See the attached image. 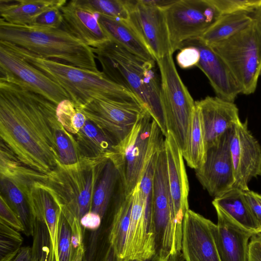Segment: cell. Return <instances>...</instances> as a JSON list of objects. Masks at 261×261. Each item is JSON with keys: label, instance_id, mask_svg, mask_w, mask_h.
Here are the masks:
<instances>
[{"label": "cell", "instance_id": "cell-19", "mask_svg": "<svg viewBox=\"0 0 261 261\" xmlns=\"http://www.w3.org/2000/svg\"><path fill=\"white\" fill-rule=\"evenodd\" d=\"M195 102L202 118L206 150L241 120L233 102L208 96Z\"/></svg>", "mask_w": 261, "mask_h": 261}, {"label": "cell", "instance_id": "cell-5", "mask_svg": "<svg viewBox=\"0 0 261 261\" xmlns=\"http://www.w3.org/2000/svg\"><path fill=\"white\" fill-rule=\"evenodd\" d=\"M113 155L82 156L75 164L61 163L46 174V184L70 223L91 211L93 196L105 166Z\"/></svg>", "mask_w": 261, "mask_h": 261}, {"label": "cell", "instance_id": "cell-32", "mask_svg": "<svg viewBox=\"0 0 261 261\" xmlns=\"http://www.w3.org/2000/svg\"><path fill=\"white\" fill-rule=\"evenodd\" d=\"M55 138L62 164L69 165L75 164L82 156L75 137L67 132L60 122L56 128Z\"/></svg>", "mask_w": 261, "mask_h": 261}, {"label": "cell", "instance_id": "cell-1", "mask_svg": "<svg viewBox=\"0 0 261 261\" xmlns=\"http://www.w3.org/2000/svg\"><path fill=\"white\" fill-rule=\"evenodd\" d=\"M56 108L42 95L0 80L1 140L22 164L45 174L60 163Z\"/></svg>", "mask_w": 261, "mask_h": 261}, {"label": "cell", "instance_id": "cell-3", "mask_svg": "<svg viewBox=\"0 0 261 261\" xmlns=\"http://www.w3.org/2000/svg\"><path fill=\"white\" fill-rule=\"evenodd\" d=\"M8 43L28 62L60 85L75 107L100 99L141 105L132 92L112 81L102 71L84 69L47 59Z\"/></svg>", "mask_w": 261, "mask_h": 261}, {"label": "cell", "instance_id": "cell-35", "mask_svg": "<svg viewBox=\"0 0 261 261\" xmlns=\"http://www.w3.org/2000/svg\"><path fill=\"white\" fill-rule=\"evenodd\" d=\"M95 13L110 17L128 19L129 12L126 0H79Z\"/></svg>", "mask_w": 261, "mask_h": 261}, {"label": "cell", "instance_id": "cell-41", "mask_svg": "<svg viewBox=\"0 0 261 261\" xmlns=\"http://www.w3.org/2000/svg\"><path fill=\"white\" fill-rule=\"evenodd\" d=\"M244 194L254 218L261 228V194L249 189L244 191Z\"/></svg>", "mask_w": 261, "mask_h": 261}, {"label": "cell", "instance_id": "cell-17", "mask_svg": "<svg viewBox=\"0 0 261 261\" xmlns=\"http://www.w3.org/2000/svg\"><path fill=\"white\" fill-rule=\"evenodd\" d=\"M194 46L200 53L197 65L206 76L217 97L233 102L242 93V89L231 71L223 60L200 38L184 42L179 49L186 46Z\"/></svg>", "mask_w": 261, "mask_h": 261}, {"label": "cell", "instance_id": "cell-26", "mask_svg": "<svg viewBox=\"0 0 261 261\" xmlns=\"http://www.w3.org/2000/svg\"><path fill=\"white\" fill-rule=\"evenodd\" d=\"M75 137L82 156L113 155L118 144L105 130L88 119Z\"/></svg>", "mask_w": 261, "mask_h": 261}, {"label": "cell", "instance_id": "cell-47", "mask_svg": "<svg viewBox=\"0 0 261 261\" xmlns=\"http://www.w3.org/2000/svg\"><path fill=\"white\" fill-rule=\"evenodd\" d=\"M100 261H118L115 252L111 246H109Z\"/></svg>", "mask_w": 261, "mask_h": 261}, {"label": "cell", "instance_id": "cell-23", "mask_svg": "<svg viewBox=\"0 0 261 261\" xmlns=\"http://www.w3.org/2000/svg\"><path fill=\"white\" fill-rule=\"evenodd\" d=\"M66 0H1V19L17 25H31L46 10L62 7Z\"/></svg>", "mask_w": 261, "mask_h": 261}, {"label": "cell", "instance_id": "cell-28", "mask_svg": "<svg viewBox=\"0 0 261 261\" xmlns=\"http://www.w3.org/2000/svg\"><path fill=\"white\" fill-rule=\"evenodd\" d=\"M133 198L134 191L128 195L124 194L115 206L109 241L118 261L123 259Z\"/></svg>", "mask_w": 261, "mask_h": 261}, {"label": "cell", "instance_id": "cell-49", "mask_svg": "<svg viewBox=\"0 0 261 261\" xmlns=\"http://www.w3.org/2000/svg\"><path fill=\"white\" fill-rule=\"evenodd\" d=\"M124 261H163L160 257L157 254H155L152 257L143 260H138V259H129Z\"/></svg>", "mask_w": 261, "mask_h": 261}, {"label": "cell", "instance_id": "cell-13", "mask_svg": "<svg viewBox=\"0 0 261 261\" xmlns=\"http://www.w3.org/2000/svg\"><path fill=\"white\" fill-rule=\"evenodd\" d=\"M232 128L207 149L204 163L195 170L196 177L203 189L214 198L231 189L234 185L230 150Z\"/></svg>", "mask_w": 261, "mask_h": 261}, {"label": "cell", "instance_id": "cell-6", "mask_svg": "<svg viewBox=\"0 0 261 261\" xmlns=\"http://www.w3.org/2000/svg\"><path fill=\"white\" fill-rule=\"evenodd\" d=\"M163 134L145 110L110 158L117 166L126 195L139 184L151 156L164 143Z\"/></svg>", "mask_w": 261, "mask_h": 261}, {"label": "cell", "instance_id": "cell-2", "mask_svg": "<svg viewBox=\"0 0 261 261\" xmlns=\"http://www.w3.org/2000/svg\"><path fill=\"white\" fill-rule=\"evenodd\" d=\"M91 48L102 72L137 97L166 136L168 132L161 99V81L155 62L145 60L111 40Z\"/></svg>", "mask_w": 261, "mask_h": 261}, {"label": "cell", "instance_id": "cell-48", "mask_svg": "<svg viewBox=\"0 0 261 261\" xmlns=\"http://www.w3.org/2000/svg\"><path fill=\"white\" fill-rule=\"evenodd\" d=\"M84 251V245H82L75 251L72 261H82Z\"/></svg>", "mask_w": 261, "mask_h": 261}, {"label": "cell", "instance_id": "cell-7", "mask_svg": "<svg viewBox=\"0 0 261 261\" xmlns=\"http://www.w3.org/2000/svg\"><path fill=\"white\" fill-rule=\"evenodd\" d=\"M209 45L228 65L241 88L242 93H253L261 75L260 20L254 17L248 27L236 35Z\"/></svg>", "mask_w": 261, "mask_h": 261}, {"label": "cell", "instance_id": "cell-15", "mask_svg": "<svg viewBox=\"0 0 261 261\" xmlns=\"http://www.w3.org/2000/svg\"><path fill=\"white\" fill-rule=\"evenodd\" d=\"M165 137L171 215L177 240L182 245L183 220L189 210V185L181 151L170 132Z\"/></svg>", "mask_w": 261, "mask_h": 261}, {"label": "cell", "instance_id": "cell-44", "mask_svg": "<svg viewBox=\"0 0 261 261\" xmlns=\"http://www.w3.org/2000/svg\"><path fill=\"white\" fill-rule=\"evenodd\" d=\"M101 219L99 214L90 211L81 218L80 224L86 228L95 230L100 226Z\"/></svg>", "mask_w": 261, "mask_h": 261}, {"label": "cell", "instance_id": "cell-16", "mask_svg": "<svg viewBox=\"0 0 261 261\" xmlns=\"http://www.w3.org/2000/svg\"><path fill=\"white\" fill-rule=\"evenodd\" d=\"M217 224L189 210L182 222V252L185 261H221Z\"/></svg>", "mask_w": 261, "mask_h": 261}, {"label": "cell", "instance_id": "cell-42", "mask_svg": "<svg viewBox=\"0 0 261 261\" xmlns=\"http://www.w3.org/2000/svg\"><path fill=\"white\" fill-rule=\"evenodd\" d=\"M248 261H261V232L253 234L250 238Z\"/></svg>", "mask_w": 261, "mask_h": 261}, {"label": "cell", "instance_id": "cell-8", "mask_svg": "<svg viewBox=\"0 0 261 261\" xmlns=\"http://www.w3.org/2000/svg\"><path fill=\"white\" fill-rule=\"evenodd\" d=\"M173 54L157 60L161 74V99L168 132L184 153L195 103L175 67Z\"/></svg>", "mask_w": 261, "mask_h": 261}, {"label": "cell", "instance_id": "cell-20", "mask_svg": "<svg viewBox=\"0 0 261 261\" xmlns=\"http://www.w3.org/2000/svg\"><path fill=\"white\" fill-rule=\"evenodd\" d=\"M214 207L218 218L216 241L221 261H248L249 240L254 233L220 208Z\"/></svg>", "mask_w": 261, "mask_h": 261}, {"label": "cell", "instance_id": "cell-18", "mask_svg": "<svg viewBox=\"0 0 261 261\" xmlns=\"http://www.w3.org/2000/svg\"><path fill=\"white\" fill-rule=\"evenodd\" d=\"M62 29L80 39L91 47L110 40L98 20V14L81 4L79 0L67 2L60 8Z\"/></svg>", "mask_w": 261, "mask_h": 261}, {"label": "cell", "instance_id": "cell-36", "mask_svg": "<svg viewBox=\"0 0 261 261\" xmlns=\"http://www.w3.org/2000/svg\"><path fill=\"white\" fill-rule=\"evenodd\" d=\"M220 15L246 13L252 14L261 8V0H210Z\"/></svg>", "mask_w": 261, "mask_h": 261}, {"label": "cell", "instance_id": "cell-22", "mask_svg": "<svg viewBox=\"0 0 261 261\" xmlns=\"http://www.w3.org/2000/svg\"><path fill=\"white\" fill-rule=\"evenodd\" d=\"M98 20L110 40L145 60L156 62L128 19L114 18L98 14Z\"/></svg>", "mask_w": 261, "mask_h": 261}, {"label": "cell", "instance_id": "cell-45", "mask_svg": "<svg viewBox=\"0 0 261 261\" xmlns=\"http://www.w3.org/2000/svg\"><path fill=\"white\" fill-rule=\"evenodd\" d=\"M12 261H32V248L28 246L21 247Z\"/></svg>", "mask_w": 261, "mask_h": 261}, {"label": "cell", "instance_id": "cell-46", "mask_svg": "<svg viewBox=\"0 0 261 261\" xmlns=\"http://www.w3.org/2000/svg\"><path fill=\"white\" fill-rule=\"evenodd\" d=\"M139 1L141 3L145 5L164 9L165 8L167 7V6L170 5L173 3H174L175 1V0H139Z\"/></svg>", "mask_w": 261, "mask_h": 261}, {"label": "cell", "instance_id": "cell-27", "mask_svg": "<svg viewBox=\"0 0 261 261\" xmlns=\"http://www.w3.org/2000/svg\"><path fill=\"white\" fill-rule=\"evenodd\" d=\"M124 191L119 171L110 159L94 192L91 211L104 216L112 198Z\"/></svg>", "mask_w": 261, "mask_h": 261}, {"label": "cell", "instance_id": "cell-29", "mask_svg": "<svg viewBox=\"0 0 261 261\" xmlns=\"http://www.w3.org/2000/svg\"><path fill=\"white\" fill-rule=\"evenodd\" d=\"M254 19L252 14L246 13L221 15L199 38L208 45L225 40L246 28Z\"/></svg>", "mask_w": 261, "mask_h": 261}, {"label": "cell", "instance_id": "cell-11", "mask_svg": "<svg viewBox=\"0 0 261 261\" xmlns=\"http://www.w3.org/2000/svg\"><path fill=\"white\" fill-rule=\"evenodd\" d=\"M75 108L118 143L128 135L145 110L139 103L103 99H95Z\"/></svg>", "mask_w": 261, "mask_h": 261}, {"label": "cell", "instance_id": "cell-50", "mask_svg": "<svg viewBox=\"0 0 261 261\" xmlns=\"http://www.w3.org/2000/svg\"><path fill=\"white\" fill-rule=\"evenodd\" d=\"M252 16L260 20L261 22V8L255 13L252 14Z\"/></svg>", "mask_w": 261, "mask_h": 261}, {"label": "cell", "instance_id": "cell-31", "mask_svg": "<svg viewBox=\"0 0 261 261\" xmlns=\"http://www.w3.org/2000/svg\"><path fill=\"white\" fill-rule=\"evenodd\" d=\"M1 194L22 222L24 232L33 236L34 221L25 195L15 184L6 178H1Z\"/></svg>", "mask_w": 261, "mask_h": 261}, {"label": "cell", "instance_id": "cell-37", "mask_svg": "<svg viewBox=\"0 0 261 261\" xmlns=\"http://www.w3.org/2000/svg\"><path fill=\"white\" fill-rule=\"evenodd\" d=\"M58 253L59 261L73 260L71 228L62 212L59 223Z\"/></svg>", "mask_w": 261, "mask_h": 261}, {"label": "cell", "instance_id": "cell-34", "mask_svg": "<svg viewBox=\"0 0 261 261\" xmlns=\"http://www.w3.org/2000/svg\"><path fill=\"white\" fill-rule=\"evenodd\" d=\"M19 232L0 220V261H12L19 253L23 242Z\"/></svg>", "mask_w": 261, "mask_h": 261}, {"label": "cell", "instance_id": "cell-21", "mask_svg": "<svg viewBox=\"0 0 261 261\" xmlns=\"http://www.w3.org/2000/svg\"><path fill=\"white\" fill-rule=\"evenodd\" d=\"M25 198L34 220L46 225L55 261H59L58 237L61 210L52 191L46 183L36 182L30 188Z\"/></svg>", "mask_w": 261, "mask_h": 261}, {"label": "cell", "instance_id": "cell-40", "mask_svg": "<svg viewBox=\"0 0 261 261\" xmlns=\"http://www.w3.org/2000/svg\"><path fill=\"white\" fill-rule=\"evenodd\" d=\"M176 59L178 66L182 69L197 66L200 60V53L194 46H186L180 49Z\"/></svg>", "mask_w": 261, "mask_h": 261}, {"label": "cell", "instance_id": "cell-14", "mask_svg": "<svg viewBox=\"0 0 261 261\" xmlns=\"http://www.w3.org/2000/svg\"><path fill=\"white\" fill-rule=\"evenodd\" d=\"M230 150L234 179L233 188L248 190L252 178L261 176V146L248 129L247 120H240L233 126Z\"/></svg>", "mask_w": 261, "mask_h": 261}, {"label": "cell", "instance_id": "cell-24", "mask_svg": "<svg viewBox=\"0 0 261 261\" xmlns=\"http://www.w3.org/2000/svg\"><path fill=\"white\" fill-rule=\"evenodd\" d=\"M0 177L15 184L25 195L36 182L46 184V174L40 173L22 164L6 145L1 141Z\"/></svg>", "mask_w": 261, "mask_h": 261}, {"label": "cell", "instance_id": "cell-39", "mask_svg": "<svg viewBox=\"0 0 261 261\" xmlns=\"http://www.w3.org/2000/svg\"><path fill=\"white\" fill-rule=\"evenodd\" d=\"M0 220L18 231L24 232L20 219L2 194L0 196Z\"/></svg>", "mask_w": 261, "mask_h": 261}, {"label": "cell", "instance_id": "cell-33", "mask_svg": "<svg viewBox=\"0 0 261 261\" xmlns=\"http://www.w3.org/2000/svg\"><path fill=\"white\" fill-rule=\"evenodd\" d=\"M56 116L63 127L72 134H76L85 125L87 118L69 99L61 101L56 108Z\"/></svg>", "mask_w": 261, "mask_h": 261}, {"label": "cell", "instance_id": "cell-43", "mask_svg": "<svg viewBox=\"0 0 261 261\" xmlns=\"http://www.w3.org/2000/svg\"><path fill=\"white\" fill-rule=\"evenodd\" d=\"M71 228V244L73 252V256L77 249L83 243V236L80 221L75 218L69 224Z\"/></svg>", "mask_w": 261, "mask_h": 261}, {"label": "cell", "instance_id": "cell-9", "mask_svg": "<svg viewBox=\"0 0 261 261\" xmlns=\"http://www.w3.org/2000/svg\"><path fill=\"white\" fill-rule=\"evenodd\" d=\"M173 53L200 37L221 16L210 0H177L164 9Z\"/></svg>", "mask_w": 261, "mask_h": 261}, {"label": "cell", "instance_id": "cell-12", "mask_svg": "<svg viewBox=\"0 0 261 261\" xmlns=\"http://www.w3.org/2000/svg\"><path fill=\"white\" fill-rule=\"evenodd\" d=\"M126 1L128 20L155 61L173 54L164 9L142 4L139 0Z\"/></svg>", "mask_w": 261, "mask_h": 261}, {"label": "cell", "instance_id": "cell-25", "mask_svg": "<svg viewBox=\"0 0 261 261\" xmlns=\"http://www.w3.org/2000/svg\"><path fill=\"white\" fill-rule=\"evenodd\" d=\"M214 207H218L225 212L240 225L254 234L261 232L245 198L244 191L232 188L212 201Z\"/></svg>", "mask_w": 261, "mask_h": 261}, {"label": "cell", "instance_id": "cell-30", "mask_svg": "<svg viewBox=\"0 0 261 261\" xmlns=\"http://www.w3.org/2000/svg\"><path fill=\"white\" fill-rule=\"evenodd\" d=\"M206 152L202 118L200 109L195 104L189 130L187 147L182 156L187 165L195 170L204 163Z\"/></svg>", "mask_w": 261, "mask_h": 261}, {"label": "cell", "instance_id": "cell-10", "mask_svg": "<svg viewBox=\"0 0 261 261\" xmlns=\"http://www.w3.org/2000/svg\"><path fill=\"white\" fill-rule=\"evenodd\" d=\"M0 80L20 85L58 105L69 99L58 84L16 53L7 42L0 41Z\"/></svg>", "mask_w": 261, "mask_h": 261}, {"label": "cell", "instance_id": "cell-38", "mask_svg": "<svg viewBox=\"0 0 261 261\" xmlns=\"http://www.w3.org/2000/svg\"><path fill=\"white\" fill-rule=\"evenodd\" d=\"M61 8L55 7L46 10L38 16L31 25L61 28L63 20Z\"/></svg>", "mask_w": 261, "mask_h": 261}, {"label": "cell", "instance_id": "cell-4", "mask_svg": "<svg viewBox=\"0 0 261 261\" xmlns=\"http://www.w3.org/2000/svg\"><path fill=\"white\" fill-rule=\"evenodd\" d=\"M0 41L47 59L98 72L92 48L61 28L17 25L0 19Z\"/></svg>", "mask_w": 261, "mask_h": 261}]
</instances>
